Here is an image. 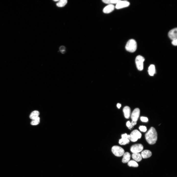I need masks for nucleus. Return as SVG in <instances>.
I'll list each match as a JSON object with an SVG mask.
<instances>
[{
    "label": "nucleus",
    "mask_w": 177,
    "mask_h": 177,
    "mask_svg": "<svg viewBox=\"0 0 177 177\" xmlns=\"http://www.w3.org/2000/svg\"><path fill=\"white\" fill-rule=\"evenodd\" d=\"M145 137L146 141L149 144H155L157 140V135L154 128L151 127L145 134Z\"/></svg>",
    "instance_id": "nucleus-1"
},
{
    "label": "nucleus",
    "mask_w": 177,
    "mask_h": 177,
    "mask_svg": "<svg viewBox=\"0 0 177 177\" xmlns=\"http://www.w3.org/2000/svg\"><path fill=\"white\" fill-rule=\"evenodd\" d=\"M137 48V43L136 41L133 39L129 40L127 43L125 47L126 49L131 52H135Z\"/></svg>",
    "instance_id": "nucleus-2"
},
{
    "label": "nucleus",
    "mask_w": 177,
    "mask_h": 177,
    "mask_svg": "<svg viewBox=\"0 0 177 177\" xmlns=\"http://www.w3.org/2000/svg\"><path fill=\"white\" fill-rule=\"evenodd\" d=\"M113 153L117 157H121L125 153L124 150L122 147L117 146H115L112 148Z\"/></svg>",
    "instance_id": "nucleus-3"
},
{
    "label": "nucleus",
    "mask_w": 177,
    "mask_h": 177,
    "mask_svg": "<svg viewBox=\"0 0 177 177\" xmlns=\"http://www.w3.org/2000/svg\"><path fill=\"white\" fill-rule=\"evenodd\" d=\"M145 59L141 55H138L136 59L135 62L138 69L139 71H142L143 68V62Z\"/></svg>",
    "instance_id": "nucleus-4"
},
{
    "label": "nucleus",
    "mask_w": 177,
    "mask_h": 177,
    "mask_svg": "<svg viewBox=\"0 0 177 177\" xmlns=\"http://www.w3.org/2000/svg\"><path fill=\"white\" fill-rule=\"evenodd\" d=\"M130 135V140L133 142L137 141L138 139H140L142 136L141 133L137 130L132 131Z\"/></svg>",
    "instance_id": "nucleus-5"
},
{
    "label": "nucleus",
    "mask_w": 177,
    "mask_h": 177,
    "mask_svg": "<svg viewBox=\"0 0 177 177\" xmlns=\"http://www.w3.org/2000/svg\"><path fill=\"white\" fill-rule=\"evenodd\" d=\"M142 145L140 144H137L132 145L131 147L130 151L133 153H139L143 149Z\"/></svg>",
    "instance_id": "nucleus-6"
},
{
    "label": "nucleus",
    "mask_w": 177,
    "mask_h": 177,
    "mask_svg": "<svg viewBox=\"0 0 177 177\" xmlns=\"http://www.w3.org/2000/svg\"><path fill=\"white\" fill-rule=\"evenodd\" d=\"M140 114V110L138 108H135L133 111L131 118L132 121L137 122L138 120Z\"/></svg>",
    "instance_id": "nucleus-7"
},
{
    "label": "nucleus",
    "mask_w": 177,
    "mask_h": 177,
    "mask_svg": "<svg viewBox=\"0 0 177 177\" xmlns=\"http://www.w3.org/2000/svg\"><path fill=\"white\" fill-rule=\"evenodd\" d=\"M130 5V3L127 1L120 0L116 4L115 7L117 9H120L127 7Z\"/></svg>",
    "instance_id": "nucleus-8"
},
{
    "label": "nucleus",
    "mask_w": 177,
    "mask_h": 177,
    "mask_svg": "<svg viewBox=\"0 0 177 177\" xmlns=\"http://www.w3.org/2000/svg\"><path fill=\"white\" fill-rule=\"evenodd\" d=\"M168 36L170 39L172 40L177 39V28H175L170 30L168 33Z\"/></svg>",
    "instance_id": "nucleus-9"
},
{
    "label": "nucleus",
    "mask_w": 177,
    "mask_h": 177,
    "mask_svg": "<svg viewBox=\"0 0 177 177\" xmlns=\"http://www.w3.org/2000/svg\"><path fill=\"white\" fill-rule=\"evenodd\" d=\"M115 8V6L113 5H109L104 9L103 12L105 13H109L114 11Z\"/></svg>",
    "instance_id": "nucleus-10"
},
{
    "label": "nucleus",
    "mask_w": 177,
    "mask_h": 177,
    "mask_svg": "<svg viewBox=\"0 0 177 177\" xmlns=\"http://www.w3.org/2000/svg\"><path fill=\"white\" fill-rule=\"evenodd\" d=\"M123 112L126 118L129 119L130 116L131 114L130 108L128 106H125L123 109Z\"/></svg>",
    "instance_id": "nucleus-11"
},
{
    "label": "nucleus",
    "mask_w": 177,
    "mask_h": 177,
    "mask_svg": "<svg viewBox=\"0 0 177 177\" xmlns=\"http://www.w3.org/2000/svg\"><path fill=\"white\" fill-rule=\"evenodd\" d=\"M142 158H147L150 157L152 155V153L149 150H146L142 152L141 154Z\"/></svg>",
    "instance_id": "nucleus-12"
},
{
    "label": "nucleus",
    "mask_w": 177,
    "mask_h": 177,
    "mask_svg": "<svg viewBox=\"0 0 177 177\" xmlns=\"http://www.w3.org/2000/svg\"><path fill=\"white\" fill-rule=\"evenodd\" d=\"M122 161L123 163H126L130 161L131 155L130 153L127 152L124 154Z\"/></svg>",
    "instance_id": "nucleus-13"
},
{
    "label": "nucleus",
    "mask_w": 177,
    "mask_h": 177,
    "mask_svg": "<svg viewBox=\"0 0 177 177\" xmlns=\"http://www.w3.org/2000/svg\"><path fill=\"white\" fill-rule=\"evenodd\" d=\"M132 158L135 161L139 162L142 160V157L140 154L139 153H133L132 155Z\"/></svg>",
    "instance_id": "nucleus-14"
},
{
    "label": "nucleus",
    "mask_w": 177,
    "mask_h": 177,
    "mask_svg": "<svg viewBox=\"0 0 177 177\" xmlns=\"http://www.w3.org/2000/svg\"><path fill=\"white\" fill-rule=\"evenodd\" d=\"M148 72L149 75L151 76L154 75L155 72V66L153 65H151L148 69Z\"/></svg>",
    "instance_id": "nucleus-15"
},
{
    "label": "nucleus",
    "mask_w": 177,
    "mask_h": 177,
    "mask_svg": "<svg viewBox=\"0 0 177 177\" xmlns=\"http://www.w3.org/2000/svg\"><path fill=\"white\" fill-rule=\"evenodd\" d=\"M39 115V112L38 111L35 110L31 113L30 117V118L33 120L38 117Z\"/></svg>",
    "instance_id": "nucleus-16"
},
{
    "label": "nucleus",
    "mask_w": 177,
    "mask_h": 177,
    "mask_svg": "<svg viewBox=\"0 0 177 177\" xmlns=\"http://www.w3.org/2000/svg\"><path fill=\"white\" fill-rule=\"evenodd\" d=\"M68 1L67 0H60L56 4L57 6L59 7H62L65 6L67 4Z\"/></svg>",
    "instance_id": "nucleus-17"
},
{
    "label": "nucleus",
    "mask_w": 177,
    "mask_h": 177,
    "mask_svg": "<svg viewBox=\"0 0 177 177\" xmlns=\"http://www.w3.org/2000/svg\"><path fill=\"white\" fill-rule=\"evenodd\" d=\"M119 0H103L102 1L103 3L109 5H113V4H117Z\"/></svg>",
    "instance_id": "nucleus-18"
},
{
    "label": "nucleus",
    "mask_w": 177,
    "mask_h": 177,
    "mask_svg": "<svg viewBox=\"0 0 177 177\" xmlns=\"http://www.w3.org/2000/svg\"><path fill=\"white\" fill-rule=\"evenodd\" d=\"M130 142V140L128 138H122L119 140V143L121 145H125Z\"/></svg>",
    "instance_id": "nucleus-19"
},
{
    "label": "nucleus",
    "mask_w": 177,
    "mask_h": 177,
    "mask_svg": "<svg viewBox=\"0 0 177 177\" xmlns=\"http://www.w3.org/2000/svg\"><path fill=\"white\" fill-rule=\"evenodd\" d=\"M128 165L130 167H137L139 166L137 163L136 161L133 160L130 161L128 162Z\"/></svg>",
    "instance_id": "nucleus-20"
},
{
    "label": "nucleus",
    "mask_w": 177,
    "mask_h": 177,
    "mask_svg": "<svg viewBox=\"0 0 177 177\" xmlns=\"http://www.w3.org/2000/svg\"><path fill=\"white\" fill-rule=\"evenodd\" d=\"M40 118L38 117L36 118L33 120L31 122V124L32 125H36L40 123Z\"/></svg>",
    "instance_id": "nucleus-21"
},
{
    "label": "nucleus",
    "mask_w": 177,
    "mask_h": 177,
    "mask_svg": "<svg viewBox=\"0 0 177 177\" xmlns=\"http://www.w3.org/2000/svg\"><path fill=\"white\" fill-rule=\"evenodd\" d=\"M140 130L142 132H145L147 130L146 128V127L143 126H141L139 128Z\"/></svg>",
    "instance_id": "nucleus-22"
},
{
    "label": "nucleus",
    "mask_w": 177,
    "mask_h": 177,
    "mask_svg": "<svg viewBox=\"0 0 177 177\" xmlns=\"http://www.w3.org/2000/svg\"><path fill=\"white\" fill-rule=\"evenodd\" d=\"M141 119L142 121L144 122H147L148 121V118L145 117H141Z\"/></svg>",
    "instance_id": "nucleus-23"
},
{
    "label": "nucleus",
    "mask_w": 177,
    "mask_h": 177,
    "mask_svg": "<svg viewBox=\"0 0 177 177\" xmlns=\"http://www.w3.org/2000/svg\"><path fill=\"white\" fill-rule=\"evenodd\" d=\"M137 122H135L132 121L131 123V125L130 127L129 128V129L130 130H131L132 129L134 126L137 124Z\"/></svg>",
    "instance_id": "nucleus-24"
},
{
    "label": "nucleus",
    "mask_w": 177,
    "mask_h": 177,
    "mask_svg": "<svg viewBox=\"0 0 177 177\" xmlns=\"http://www.w3.org/2000/svg\"><path fill=\"white\" fill-rule=\"evenodd\" d=\"M60 50L61 52L62 53H65V47L63 46L61 47L60 48Z\"/></svg>",
    "instance_id": "nucleus-25"
},
{
    "label": "nucleus",
    "mask_w": 177,
    "mask_h": 177,
    "mask_svg": "<svg viewBox=\"0 0 177 177\" xmlns=\"http://www.w3.org/2000/svg\"><path fill=\"white\" fill-rule=\"evenodd\" d=\"M122 138H126L130 140V135H128L127 134H123L122 135Z\"/></svg>",
    "instance_id": "nucleus-26"
},
{
    "label": "nucleus",
    "mask_w": 177,
    "mask_h": 177,
    "mask_svg": "<svg viewBox=\"0 0 177 177\" xmlns=\"http://www.w3.org/2000/svg\"><path fill=\"white\" fill-rule=\"evenodd\" d=\"M172 43V44L175 46H177V39L173 40Z\"/></svg>",
    "instance_id": "nucleus-27"
},
{
    "label": "nucleus",
    "mask_w": 177,
    "mask_h": 177,
    "mask_svg": "<svg viewBox=\"0 0 177 177\" xmlns=\"http://www.w3.org/2000/svg\"><path fill=\"white\" fill-rule=\"evenodd\" d=\"M126 125L127 126L128 128H130L131 125V123L130 121H128Z\"/></svg>",
    "instance_id": "nucleus-28"
},
{
    "label": "nucleus",
    "mask_w": 177,
    "mask_h": 177,
    "mask_svg": "<svg viewBox=\"0 0 177 177\" xmlns=\"http://www.w3.org/2000/svg\"><path fill=\"white\" fill-rule=\"evenodd\" d=\"M121 106V105L120 103H118L117 105V106L118 108H120Z\"/></svg>",
    "instance_id": "nucleus-29"
},
{
    "label": "nucleus",
    "mask_w": 177,
    "mask_h": 177,
    "mask_svg": "<svg viewBox=\"0 0 177 177\" xmlns=\"http://www.w3.org/2000/svg\"><path fill=\"white\" fill-rule=\"evenodd\" d=\"M54 1L55 2H57L59 1V0H54Z\"/></svg>",
    "instance_id": "nucleus-30"
}]
</instances>
